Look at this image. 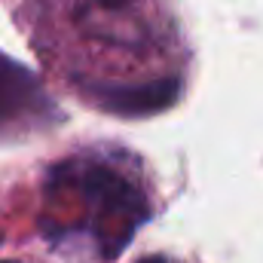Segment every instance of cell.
<instances>
[{
	"label": "cell",
	"mask_w": 263,
	"mask_h": 263,
	"mask_svg": "<svg viewBox=\"0 0 263 263\" xmlns=\"http://www.w3.org/2000/svg\"><path fill=\"white\" fill-rule=\"evenodd\" d=\"M86 193H89L95 217L107 220V239H110L114 223H120L123 233L129 236L135 230V220L144 217V202L138 196V190L114 172H92L86 178Z\"/></svg>",
	"instance_id": "6da1fadb"
},
{
	"label": "cell",
	"mask_w": 263,
	"mask_h": 263,
	"mask_svg": "<svg viewBox=\"0 0 263 263\" xmlns=\"http://www.w3.org/2000/svg\"><path fill=\"white\" fill-rule=\"evenodd\" d=\"M178 83L175 80H159L147 86H126V89H104V107L123 117H147L172 107L178 101Z\"/></svg>",
	"instance_id": "7a4b0ae2"
},
{
	"label": "cell",
	"mask_w": 263,
	"mask_h": 263,
	"mask_svg": "<svg viewBox=\"0 0 263 263\" xmlns=\"http://www.w3.org/2000/svg\"><path fill=\"white\" fill-rule=\"evenodd\" d=\"M34 80L15 65L0 62V120L15 117L25 104H31Z\"/></svg>",
	"instance_id": "3957f363"
},
{
	"label": "cell",
	"mask_w": 263,
	"mask_h": 263,
	"mask_svg": "<svg viewBox=\"0 0 263 263\" xmlns=\"http://www.w3.org/2000/svg\"><path fill=\"white\" fill-rule=\"evenodd\" d=\"M141 263H165V260H141Z\"/></svg>",
	"instance_id": "277c9868"
},
{
	"label": "cell",
	"mask_w": 263,
	"mask_h": 263,
	"mask_svg": "<svg viewBox=\"0 0 263 263\" xmlns=\"http://www.w3.org/2000/svg\"><path fill=\"white\" fill-rule=\"evenodd\" d=\"M0 239H3V233H0Z\"/></svg>",
	"instance_id": "5b68a950"
}]
</instances>
